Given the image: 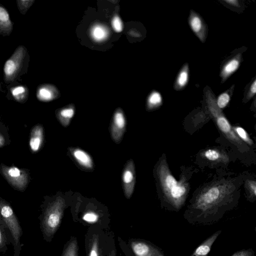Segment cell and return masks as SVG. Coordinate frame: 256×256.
Listing matches in <instances>:
<instances>
[{"label":"cell","instance_id":"obj_15","mask_svg":"<svg viewBox=\"0 0 256 256\" xmlns=\"http://www.w3.org/2000/svg\"><path fill=\"white\" fill-rule=\"evenodd\" d=\"M221 232V230H218L207 238L196 249L191 256H207L212 245Z\"/></svg>","mask_w":256,"mask_h":256},{"label":"cell","instance_id":"obj_3","mask_svg":"<svg viewBox=\"0 0 256 256\" xmlns=\"http://www.w3.org/2000/svg\"><path fill=\"white\" fill-rule=\"evenodd\" d=\"M206 98L209 111L220 132L232 142L236 145L242 144V140L236 136L233 128L218 108L214 95L210 90L206 92Z\"/></svg>","mask_w":256,"mask_h":256},{"label":"cell","instance_id":"obj_16","mask_svg":"<svg viewBox=\"0 0 256 256\" xmlns=\"http://www.w3.org/2000/svg\"><path fill=\"white\" fill-rule=\"evenodd\" d=\"M241 58L242 54L239 53L224 66L220 74L222 82L226 80L238 68Z\"/></svg>","mask_w":256,"mask_h":256},{"label":"cell","instance_id":"obj_9","mask_svg":"<svg viewBox=\"0 0 256 256\" xmlns=\"http://www.w3.org/2000/svg\"><path fill=\"white\" fill-rule=\"evenodd\" d=\"M0 212L17 242L20 235V228L12 210L8 205L0 202Z\"/></svg>","mask_w":256,"mask_h":256},{"label":"cell","instance_id":"obj_21","mask_svg":"<svg viewBox=\"0 0 256 256\" xmlns=\"http://www.w3.org/2000/svg\"><path fill=\"white\" fill-rule=\"evenodd\" d=\"M90 34L94 40L96 42H101L108 37V31L105 26L98 24L92 28Z\"/></svg>","mask_w":256,"mask_h":256},{"label":"cell","instance_id":"obj_19","mask_svg":"<svg viewBox=\"0 0 256 256\" xmlns=\"http://www.w3.org/2000/svg\"><path fill=\"white\" fill-rule=\"evenodd\" d=\"M188 64H185L180 72L174 84V89L180 90L186 85L188 80Z\"/></svg>","mask_w":256,"mask_h":256},{"label":"cell","instance_id":"obj_14","mask_svg":"<svg viewBox=\"0 0 256 256\" xmlns=\"http://www.w3.org/2000/svg\"><path fill=\"white\" fill-rule=\"evenodd\" d=\"M44 141V129L40 124L35 126L32 130L30 146L32 152H36L40 148Z\"/></svg>","mask_w":256,"mask_h":256},{"label":"cell","instance_id":"obj_6","mask_svg":"<svg viewBox=\"0 0 256 256\" xmlns=\"http://www.w3.org/2000/svg\"><path fill=\"white\" fill-rule=\"evenodd\" d=\"M1 172L8 182L14 188L22 191L28 182V174L26 171L16 166L2 165Z\"/></svg>","mask_w":256,"mask_h":256},{"label":"cell","instance_id":"obj_7","mask_svg":"<svg viewBox=\"0 0 256 256\" xmlns=\"http://www.w3.org/2000/svg\"><path fill=\"white\" fill-rule=\"evenodd\" d=\"M122 183L125 196L130 198L133 194L136 183V170L132 160L127 161L122 174Z\"/></svg>","mask_w":256,"mask_h":256},{"label":"cell","instance_id":"obj_31","mask_svg":"<svg viewBox=\"0 0 256 256\" xmlns=\"http://www.w3.org/2000/svg\"><path fill=\"white\" fill-rule=\"evenodd\" d=\"M231 256H254V252L251 248L243 249L236 252Z\"/></svg>","mask_w":256,"mask_h":256},{"label":"cell","instance_id":"obj_18","mask_svg":"<svg viewBox=\"0 0 256 256\" xmlns=\"http://www.w3.org/2000/svg\"><path fill=\"white\" fill-rule=\"evenodd\" d=\"M10 90L13 98L19 102H24L28 99V89L24 86L20 85L12 87Z\"/></svg>","mask_w":256,"mask_h":256},{"label":"cell","instance_id":"obj_13","mask_svg":"<svg viewBox=\"0 0 256 256\" xmlns=\"http://www.w3.org/2000/svg\"><path fill=\"white\" fill-rule=\"evenodd\" d=\"M12 22L8 11L0 4V35L10 36L13 30Z\"/></svg>","mask_w":256,"mask_h":256},{"label":"cell","instance_id":"obj_20","mask_svg":"<svg viewBox=\"0 0 256 256\" xmlns=\"http://www.w3.org/2000/svg\"><path fill=\"white\" fill-rule=\"evenodd\" d=\"M74 114V108L72 107L64 108L57 114V117L61 124L67 127Z\"/></svg>","mask_w":256,"mask_h":256},{"label":"cell","instance_id":"obj_28","mask_svg":"<svg viewBox=\"0 0 256 256\" xmlns=\"http://www.w3.org/2000/svg\"><path fill=\"white\" fill-rule=\"evenodd\" d=\"M230 100V96L227 92H226L218 96L216 103L219 108H224L227 106Z\"/></svg>","mask_w":256,"mask_h":256},{"label":"cell","instance_id":"obj_10","mask_svg":"<svg viewBox=\"0 0 256 256\" xmlns=\"http://www.w3.org/2000/svg\"><path fill=\"white\" fill-rule=\"evenodd\" d=\"M131 247L136 256H164L158 248L144 242H132Z\"/></svg>","mask_w":256,"mask_h":256},{"label":"cell","instance_id":"obj_17","mask_svg":"<svg viewBox=\"0 0 256 256\" xmlns=\"http://www.w3.org/2000/svg\"><path fill=\"white\" fill-rule=\"evenodd\" d=\"M55 90L52 86L48 84H43L38 88L36 96L39 100L47 102L55 98Z\"/></svg>","mask_w":256,"mask_h":256},{"label":"cell","instance_id":"obj_32","mask_svg":"<svg viewBox=\"0 0 256 256\" xmlns=\"http://www.w3.org/2000/svg\"><path fill=\"white\" fill-rule=\"evenodd\" d=\"M250 192L252 197H255L256 195V183L254 180H248L247 182Z\"/></svg>","mask_w":256,"mask_h":256},{"label":"cell","instance_id":"obj_36","mask_svg":"<svg viewBox=\"0 0 256 256\" xmlns=\"http://www.w3.org/2000/svg\"><path fill=\"white\" fill-rule=\"evenodd\" d=\"M108 256H116L114 250H112L108 254Z\"/></svg>","mask_w":256,"mask_h":256},{"label":"cell","instance_id":"obj_33","mask_svg":"<svg viewBox=\"0 0 256 256\" xmlns=\"http://www.w3.org/2000/svg\"><path fill=\"white\" fill-rule=\"evenodd\" d=\"M256 93V80H254L250 86L247 98L248 100L253 97Z\"/></svg>","mask_w":256,"mask_h":256},{"label":"cell","instance_id":"obj_2","mask_svg":"<svg viewBox=\"0 0 256 256\" xmlns=\"http://www.w3.org/2000/svg\"><path fill=\"white\" fill-rule=\"evenodd\" d=\"M157 174L166 201L175 210H179L188 196V184L184 180H176L164 159L158 167Z\"/></svg>","mask_w":256,"mask_h":256},{"label":"cell","instance_id":"obj_37","mask_svg":"<svg viewBox=\"0 0 256 256\" xmlns=\"http://www.w3.org/2000/svg\"><path fill=\"white\" fill-rule=\"evenodd\" d=\"M2 234L0 230V244H2Z\"/></svg>","mask_w":256,"mask_h":256},{"label":"cell","instance_id":"obj_34","mask_svg":"<svg viewBox=\"0 0 256 256\" xmlns=\"http://www.w3.org/2000/svg\"><path fill=\"white\" fill-rule=\"evenodd\" d=\"M224 1L232 6L236 7L240 6L237 0H224Z\"/></svg>","mask_w":256,"mask_h":256},{"label":"cell","instance_id":"obj_1","mask_svg":"<svg viewBox=\"0 0 256 256\" xmlns=\"http://www.w3.org/2000/svg\"><path fill=\"white\" fill-rule=\"evenodd\" d=\"M228 186L224 184L210 186L201 192L184 214L192 224H213L220 220L230 204Z\"/></svg>","mask_w":256,"mask_h":256},{"label":"cell","instance_id":"obj_25","mask_svg":"<svg viewBox=\"0 0 256 256\" xmlns=\"http://www.w3.org/2000/svg\"><path fill=\"white\" fill-rule=\"evenodd\" d=\"M34 2L35 0H16V6L20 12L24 15Z\"/></svg>","mask_w":256,"mask_h":256},{"label":"cell","instance_id":"obj_22","mask_svg":"<svg viewBox=\"0 0 256 256\" xmlns=\"http://www.w3.org/2000/svg\"><path fill=\"white\" fill-rule=\"evenodd\" d=\"M204 157L210 161L228 162L227 156L217 150L208 149L204 152Z\"/></svg>","mask_w":256,"mask_h":256},{"label":"cell","instance_id":"obj_26","mask_svg":"<svg viewBox=\"0 0 256 256\" xmlns=\"http://www.w3.org/2000/svg\"><path fill=\"white\" fill-rule=\"evenodd\" d=\"M233 130L241 140L251 146L253 144L252 140L249 137L246 132L240 126H236L233 128Z\"/></svg>","mask_w":256,"mask_h":256},{"label":"cell","instance_id":"obj_35","mask_svg":"<svg viewBox=\"0 0 256 256\" xmlns=\"http://www.w3.org/2000/svg\"><path fill=\"white\" fill-rule=\"evenodd\" d=\"M4 140L2 136L0 134V147L4 144Z\"/></svg>","mask_w":256,"mask_h":256},{"label":"cell","instance_id":"obj_27","mask_svg":"<svg viewBox=\"0 0 256 256\" xmlns=\"http://www.w3.org/2000/svg\"><path fill=\"white\" fill-rule=\"evenodd\" d=\"M88 256H99V242L97 236H94L91 240Z\"/></svg>","mask_w":256,"mask_h":256},{"label":"cell","instance_id":"obj_29","mask_svg":"<svg viewBox=\"0 0 256 256\" xmlns=\"http://www.w3.org/2000/svg\"><path fill=\"white\" fill-rule=\"evenodd\" d=\"M112 25L113 29L118 32H120L122 30L123 24L122 20L118 16H115L112 18Z\"/></svg>","mask_w":256,"mask_h":256},{"label":"cell","instance_id":"obj_23","mask_svg":"<svg viewBox=\"0 0 256 256\" xmlns=\"http://www.w3.org/2000/svg\"><path fill=\"white\" fill-rule=\"evenodd\" d=\"M162 103V98L158 92H153L148 98V108L150 110L154 109L160 106Z\"/></svg>","mask_w":256,"mask_h":256},{"label":"cell","instance_id":"obj_30","mask_svg":"<svg viewBox=\"0 0 256 256\" xmlns=\"http://www.w3.org/2000/svg\"><path fill=\"white\" fill-rule=\"evenodd\" d=\"M82 218L84 220L88 222L94 223L98 220V216L95 212H88L84 214Z\"/></svg>","mask_w":256,"mask_h":256},{"label":"cell","instance_id":"obj_11","mask_svg":"<svg viewBox=\"0 0 256 256\" xmlns=\"http://www.w3.org/2000/svg\"><path fill=\"white\" fill-rule=\"evenodd\" d=\"M188 23L194 32L202 42H204L206 38V28L201 17L193 10H190Z\"/></svg>","mask_w":256,"mask_h":256},{"label":"cell","instance_id":"obj_12","mask_svg":"<svg viewBox=\"0 0 256 256\" xmlns=\"http://www.w3.org/2000/svg\"><path fill=\"white\" fill-rule=\"evenodd\" d=\"M70 152L75 160L81 166L88 170L93 168V160L86 152L80 148H70Z\"/></svg>","mask_w":256,"mask_h":256},{"label":"cell","instance_id":"obj_5","mask_svg":"<svg viewBox=\"0 0 256 256\" xmlns=\"http://www.w3.org/2000/svg\"><path fill=\"white\" fill-rule=\"evenodd\" d=\"M27 50L23 45L19 46L4 66V80L6 84L14 82L22 68Z\"/></svg>","mask_w":256,"mask_h":256},{"label":"cell","instance_id":"obj_4","mask_svg":"<svg viewBox=\"0 0 256 256\" xmlns=\"http://www.w3.org/2000/svg\"><path fill=\"white\" fill-rule=\"evenodd\" d=\"M66 206L64 198L59 196L46 209L43 220L44 232L48 236L53 235L58 228Z\"/></svg>","mask_w":256,"mask_h":256},{"label":"cell","instance_id":"obj_8","mask_svg":"<svg viewBox=\"0 0 256 256\" xmlns=\"http://www.w3.org/2000/svg\"><path fill=\"white\" fill-rule=\"evenodd\" d=\"M126 121L121 110H118L114 114L110 125V134L113 140L116 144L121 142L126 131Z\"/></svg>","mask_w":256,"mask_h":256},{"label":"cell","instance_id":"obj_24","mask_svg":"<svg viewBox=\"0 0 256 256\" xmlns=\"http://www.w3.org/2000/svg\"><path fill=\"white\" fill-rule=\"evenodd\" d=\"M78 249L76 239L73 238L64 248L62 256H78Z\"/></svg>","mask_w":256,"mask_h":256}]
</instances>
